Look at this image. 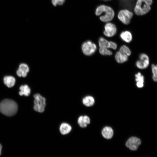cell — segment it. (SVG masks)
<instances>
[{
    "label": "cell",
    "mask_w": 157,
    "mask_h": 157,
    "mask_svg": "<svg viewBox=\"0 0 157 157\" xmlns=\"http://www.w3.org/2000/svg\"><path fill=\"white\" fill-rule=\"evenodd\" d=\"M141 143L140 139L136 137L130 138L127 141L126 146L131 150H136Z\"/></svg>",
    "instance_id": "cell-8"
},
{
    "label": "cell",
    "mask_w": 157,
    "mask_h": 157,
    "mask_svg": "<svg viewBox=\"0 0 157 157\" xmlns=\"http://www.w3.org/2000/svg\"><path fill=\"white\" fill-rule=\"evenodd\" d=\"M99 47L103 48H109V42L103 38H100L99 40Z\"/></svg>",
    "instance_id": "cell-20"
},
{
    "label": "cell",
    "mask_w": 157,
    "mask_h": 157,
    "mask_svg": "<svg viewBox=\"0 0 157 157\" xmlns=\"http://www.w3.org/2000/svg\"><path fill=\"white\" fill-rule=\"evenodd\" d=\"M81 49L85 55L90 56L95 52L97 49V46L94 43L88 40L83 43L81 46Z\"/></svg>",
    "instance_id": "cell-6"
},
{
    "label": "cell",
    "mask_w": 157,
    "mask_h": 157,
    "mask_svg": "<svg viewBox=\"0 0 157 157\" xmlns=\"http://www.w3.org/2000/svg\"><path fill=\"white\" fill-rule=\"evenodd\" d=\"M17 110V104L11 99H4L0 103V112L5 115H13L16 113Z\"/></svg>",
    "instance_id": "cell-1"
},
{
    "label": "cell",
    "mask_w": 157,
    "mask_h": 157,
    "mask_svg": "<svg viewBox=\"0 0 157 157\" xmlns=\"http://www.w3.org/2000/svg\"><path fill=\"white\" fill-rule=\"evenodd\" d=\"M65 0H51L52 3L54 6L62 5Z\"/></svg>",
    "instance_id": "cell-24"
},
{
    "label": "cell",
    "mask_w": 157,
    "mask_h": 157,
    "mask_svg": "<svg viewBox=\"0 0 157 157\" xmlns=\"http://www.w3.org/2000/svg\"><path fill=\"white\" fill-rule=\"evenodd\" d=\"M33 97L34 99V110L39 113L43 112L45 110L46 106L45 98L39 93L35 94Z\"/></svg>",
    "instance_id": "cell-4"
},
{
    "label": "cell",
    "mask_w": 157,
    "mask_h": 157,
    "mask_svg": "<svg viewBox=\"0 0 157 157\" xmlns=\"http://www.w3.org/2000/svg\"><path fill=\"white\" fill-rule=\"evenodd\" d=\"M79 125L82 128H85L90 124V120L89 118L87 116H80L77 121Z\"/></svg>",
    "instance_id": "cell-11"
},
{
    "label": "cell",
    "mask_w": 157,
    "mask_h": 157,
    "mask_svg": "<svg viewBox=\"0 0 157 157\" xmlns=\"http://www.w3.org/2000/svg\"><path fill=\"white\" fill-rule=\"evenodd\" d=\"M20 91L19 94L21 96L24 95L26 96H28L30 94L31 90L29 87L27 85H21L19 88Z\"/></svg>",
    "instance_id": "cell-18"
},
{
    "label": "cell",
    "mask_w": 157,
    "mask_h": 157,
    "mask_svg": "<svg viewBox=\"0 0 157 157\" xmlns=\"http://www.w3.org/2000/svg\"><path fill=\"white\" fill-rule=\"evenodd\" d=\"M103 15L99 17L100 19L102 22H109L114 18L115 13L113 10L110 7L104 5L98 6L96 9L95 15L97 16Z\"/></svg>",
    "instance_id": "cell-2"
},
{
    "label": "cell",
    "mask_w": 157,
    "mask_h": 157,
    "mask_svg": "<svg viewBox=\"0 0 157 157\" xmlns=\"http://www.w3.org/2000/svg\"><path fill=\"white\" fill-rule=\"evenodd\" d=\"M100 53L104 55H111L112 54V52L108 48L99 47Z\"/></svg>",
    "instance_id": "cell-23"
},
{
    "label": "cell",
    "mask_w": 157,
    "mask_h": 157,
    "mask_svg": "<svg viewBox=\"0 0 157 157\" xmlns=\"http://www.w3.org/2000/svg\"><path fill=\"white\" fill-rule=\"evenodd\" d=\"M3 81L4 84L8 87L10 88L14 85L15 79V78L12 76H7L4 77Z\"/></svg>",
    "instance_id": "cell-17"
},
{
    "label": "cell",
    "mask_w": 157,
    "mask_h": 157,
    "mask_svg": "<svg viewBox=\"0 0 157 157\" xmlns=\"http://www.w3.org/2000/svg\"><path fill=\"white\" fill-rule=\"evenodd\" d=\"M149 64V59L148 56L144 53L140 55L139 60L136 63V66L139 69H143L147 68Z\"/></svg>",
    "instance_id": "cell-7"
},
{
    "label": "cell",
    "mask_w": 157,
    "mask_h": 157,
    "mask_svg": "<svg viewBox=\"0 0 157 157\" xmlns=\"http://www.w3.org/2000/svg\"><path fill=\"white\" fill-rule=\"evenodd\" d=\"M109 48L112 49H116L117 48V44L114 42L112 41H109Z\"/></svg>",
    "instance_id": "cell-25"
},
{
    "label": "cell",
    "mask_w": 157,
    "mask_h": 157,
    "mask_svg": "<svg viewBox=\"0 0 157 157\" xmlns=\"http://www.w3.org/2000/svg\"><path fill=\"white\" fill-rule=\"evenodd\" d=\"M117 28L111 22L106 23L104 26V35L106 37H111L116 33Z\"/></svg>",
    "instance_id": "cell-9"
},
{
    "label": "cell",
    "mask_w": 157,
    "mask_h": 157,
    "mask_svg": "<svg viewBox=\"0 0 157 157\" xmlns=\"http://www.w3.org/2000/svg\"><path fill=\"white\" fill-rule=\"evenodd\" d=\"M135 80L137 82L136 85L138 88H142L144 86V77L140 72H138L135 75Z\"/></svg>",
    "instance_id": "cell-15"
},
{
    "label": "cell",
    "mask_w": 157,
    "mask_h": 157,
    "mask_svg": "<svg viewBox=\"0 0 157 157\" xmlns=\"http://www.w3.org/2000/svg\"><path fill=\"white\" fill-rule=\"evenodd\" d=\"M120 36L123 41L127 43L130 42L131 41L132 38L131 33L128 31L122 32L120 33Z\"/></svg>",
    "instance_id": "cell-16"
},
{
    "label": "cell",
    "mask_w": 157,
    "mask_h": 157,
    "mask_svg": "<svg viewBox=\"0 0 157 157\" xmlns=\"http://www.w3.org/2000/svg\"><path fill=\"white\" fill-rule=\"evenodd\" d=\"M113 134V129L110 127H104L102 131V134L104 138L110 139L112 138Z\"/></svg>",
    "instance_id": "cell-13"
},
{
    "label": "cell",
    "mask_w": 157,
    "mask_h": 157,
    "mask_svg": "<svg viewBox=\"0 0 157 157\" xmlns=\"http://www.w3.org/2000/svg\"><path fill=\"white\" fill-rule=\"evenodd\" d=\"M29 71V68L28 65L26 64L22 63L19 65L17 71V74L19 77H25Z\"/></svg>",
    "instance_id": "cell-10"
},
{
    "label": "cell",
    "mask_w": 157,
    "mask_h": 157,
    "mask_svg": "<svg viewBox=\"0 0 157 157\" xmlns=\"http://www.w3.org/2000/svg\"><path fill=\"white\" fill-rule=\"evenodd\" d=\"M71 126L66 123H62L59 127V131L63 135H65L69 133L71 131Z\"/></svg>",
    "instance_id": "cell-12"
},
{
    "label": "cell",
    "mask_w": 157,
    "mask_h": 157,
    "mask_svg": "<svg viewBox=\"0 0 157 157\" xmlns=\"http://www.w3.org/2000/svg\"><path fill=\"white\" fill-rule=\"evenodd\" d=\"M119 51L126 54L128 56H130L131 53V52L129 48L125 45H123L120 47Z\"/></svg>",
    "instance_id": "cell-21"
},
{
    "label": "cell",
    "mask_w": 157,
    "mask_h": 157,
    "mask_svg": "<svg viewBox=\"0 0 157 157\" xmlns=\"http://www.w3.org/2000/svg\"><path fill=\"white\" fill-rule=\"evenodd\" d=\"M115 58L118 63H122L127 60L128 56L119 51L116 53Z\"/></svg>",
    "instance_id": "cell-14"
},
{
    "label": "cell",
    "mask_w": 157,
    "mask_h": 157,
    "mask_svg": "<svg viewBox=\"0 0 157 157\" xmlns=\"http://www.w3.org/2000/svg\"><path fill=\"white\" fill-rule=\"evenodd\" d=\"M133 15V13L127 9H123L119 12L117 17L118 19L124 24H129Z\"/></svg>",
    "instance_id": "cell-5"
},
{
    "label": "cell",
    "mask_w": 157,
    "mask_h": 157,
    "mask_svg": "<svg viewBox=\"0 0 157 157\" xmlns=\"http://www.w3.org/2000/svg\"><path fill=\"white\" fill-rule=\"evenodd\" d=\"M151 69L153 74V79L154 81L157 82V64L156 65L152 64L151 65Z\"/></svg>",
    "instance_id": "cell-22"
},
{
    "label": "cell",
    "mask_w": 157,
    "mask_h": 157,
    "mask_svg": "<svg viewBox=\"0 0 157 157\" xmlns=\"http://www.w3.org/2000/svg\"><path fill=\"white\" fill-rule=\"evenodd\" d=\"M104 0V1H108V0Z\"/></svg>",
    "instance_id": "cell-27"
},
{
    "label": "cell",
    "mask_w": 157,
    "mask_h": 157,
    "mask_svg": "<svg viewBox=\"0 0 157 157\" xmlns=\"http://www.w3.org/2000/svg\"><path fill=\"white\" fill-rule=\"evenodd\" d=\"M82 102L85 106L88 107L93 105L94 103V100L93 97L90 96H86L83 98Z\"/></svg>",
    "instance_id": "cell-19"
},
{
    "label": "cell",
    "mask_w": 157,
    "mask_h": 157,
    "mask_svg": "<svg viewBox=\"0 0 157 157\" xmlns=\"http://www.w3.org/2000/svg\"><path fill=\"white\" fill-rule=\"evenodd\" d=\"M152 0H137L134 8L135 13L138 15L146 14L150 10Z\"/></svg>",
    "instance_id": "cell-3"
},
{
    "label": "cell",
    "mask_w": 157,
    "mask_h": 157,
    "mask_svg": "<svg viewBox=\"0 0 157 157\" xmlns=\"http://www.w3.org/2000/svg\"><path fill=\"white\" fill-rule=\"evenodd\" d=\"M2 149V146L1 144H0V156L1 154V151Z\"/></svg>",
    "instance_id": "cell-26"
}]
</instances>
